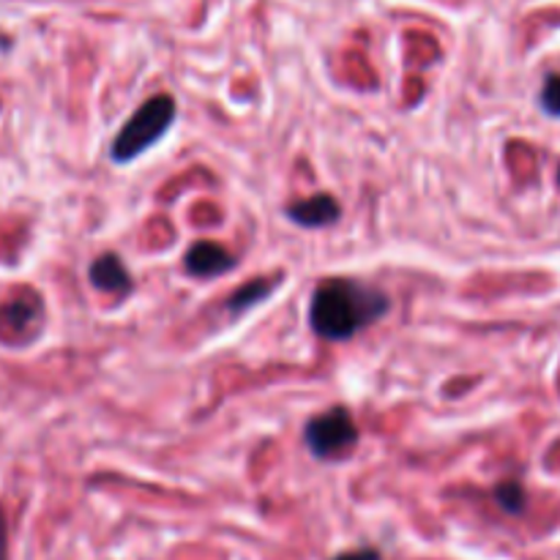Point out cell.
Here are the masks:
<instances>
[{
  "label": "cell",
  "instance_id": "6da1fadb",
  "mask_svg": "<svg viewBox=\"0 0 560 560\" xmlns=\"http://www.w3.org/2000/svg\"><path fill=\"white\" fill-rule=\"evenodd\" d=\"M388 299L377 288L355 279H326L310 301V326L326 342H348L388 312Z\"/></svg>",
  "mask_w": 560,
  "mask_h": 560
},
{
  "label": "cell",
  "instance_id": "7a4b0ae2",
  "mask_svg": "<svg viewBox=\"0 0 560 560\" xmlns=\"http://www.w3.org/2000/svg\"><path fill=\"white\" fill-rule=\"evenodd\" d=\"M175 120V98L173 96H153L131 115L118 131L113 142V159L115 162H135L137 156L156 145L164 135L170 131Z\"/></svg>",
  "mask_w": 560,
  "mask_h": 560
},
{
  "label": "cell",
  "instance_id": "3957f363",
  "mask_svg": "<svg viewBox=\"0 0 560 560\" xmlns=\"http://www.w3.org/2000/svg\"><path fill=\"white\" fill-rule=\"evenodd\" d=\"M304 443L317 459H345L359 443V427L348 408H331L306 421Z\"/></svg>",
  "mask_w": 560,
  "mask_h": 560
},
{
  "label": "cell",
  "instance_id": "277c9868",
  "mask_svg": "<svg viewBox=\"0 0 560 560\" xmlns=\"http://www.w3.org/2000/svg\"><path fill=\"white\" fill-rule=\"evenodd\" d=\"M184 262L186 271L197 279L222 277V273L235 268V257L222 244H217V241H197V244H191Z\"/></svg>",
  "mask_w": 560,
  "mask_h": 560
},
{
  "label": "cell",
  "instance_id": "5b68a950",
  "mask_svg": "<svg viewBox=\"0 0 560 560\" xmlns=\"http://www.w3.org/2000/svg\"><path fill=\"white\" fill-rule=\"evenodd\" d=\"M339 211L342 208H339V202L331 195H315L293 202L288 208V217L290 222L301 224V228H326V224L337 222Z\"/></svg>",
  "mask_w": 560,
  "mask_h": 560
},
{
  "label": "cell",
  "instance_id": "8992f818",
  "mask_svg": "<svg viewBox=\"0 0 560 560\" xmlns=\"http://www.w3.org/2000/svg\"><path fill=\"white\" fill-rule=\"evenodd\" d=\"M91 282L93 288L104 290V293H124L131 288L129 271L115 255L96 257V262L91 266Z\"/></svg>",
  "mask_w": 560,
  "mask_h": 560
},
{
  "label": "cell",
  "instance_id": "52a82bcc",
  "mask_svg": "<svg viewBox=\"0 0 560 560\" xmlns=\"http://www.w3.org/2000/svg\"><path fill=\"white\" fill-rule=\"evenodd\" d=\"M273 288H277V282H273V279H252V282H246L244 288L235 290L224 306H228V312H233V315L249 312V310H255L257 304H262V301L273 293Z\"/></svg>",
  "mask_w": 560,
  "mask_h": 560
},
{
  "label": "cell",
  "instance_id": "ba28073f",
  "mask_svg": "<svg viewBox=\"0 0 560 560\" xmlns=\"http://www.w3.org/2000/svg\"><path fill=\"white\" fill-rule=\"evenodd\" d=\"M495 503L509 514H523L525 512V490L517 481H503L495 487Z\"/></svg>",
  "mask_w": 560,
  "mask_h": 560
},
{
  "label": "cell",
  "instance_id": "9c48e42d",
  "mask_svg": "<svg viewBox=\"0 0 560 560\" xmlns=\"http://www.w3.org/2000/svg\"><path fill=\"white\" fill-rule=\"evenodd\" d=\"M539 104L550 118H560V74L547 77L545 88H541Z\"/></svg>",
  "mask_w": 560,
  "mask_h": 560
},
{
  "label": "cell",
  "instance_id": "30bf717a",
  "mask_svg": "<svg viewBox=\"0 0 560 560\" xmlns=\"http://www.w3.org/2000/svg\"><path fill=\"white\" fill-rule=\"evenodd\" d=\"M334 560H381V556H377L375 550H359V552H345V556Z\"/></svg>",
  "mask_w": 560,
  "mask_h": 560
},
{
  "label": "cell",
  "instance_id": "8fae6325",
  "mask_svg": "<svg viewBox=\"0 0 560 560\" xmlns=\"http://www.w3.org/2000/svg\"><path fill=\"white\" fill-rule=\"evenodd\" d=\"M0 560H9V536H5L3 512H0Z\"/></svg>",
  "mask_w": 560,
  "mask_h": 560
},
{
  "label": "cell",
  "instance_id": "7c38bea8",
  "mask_svg": "<svg viewBox=\"0 0 560 560\" xmlns=\"http://www.w3.org/2000/svg\"><path fill=\"white\" fill-rule=\"evenodd\" d=\"M558 184H560V170H558Z\"/></svg>",
  "mask_w": 560,
  "mask_h": 560
}]
</instances>
